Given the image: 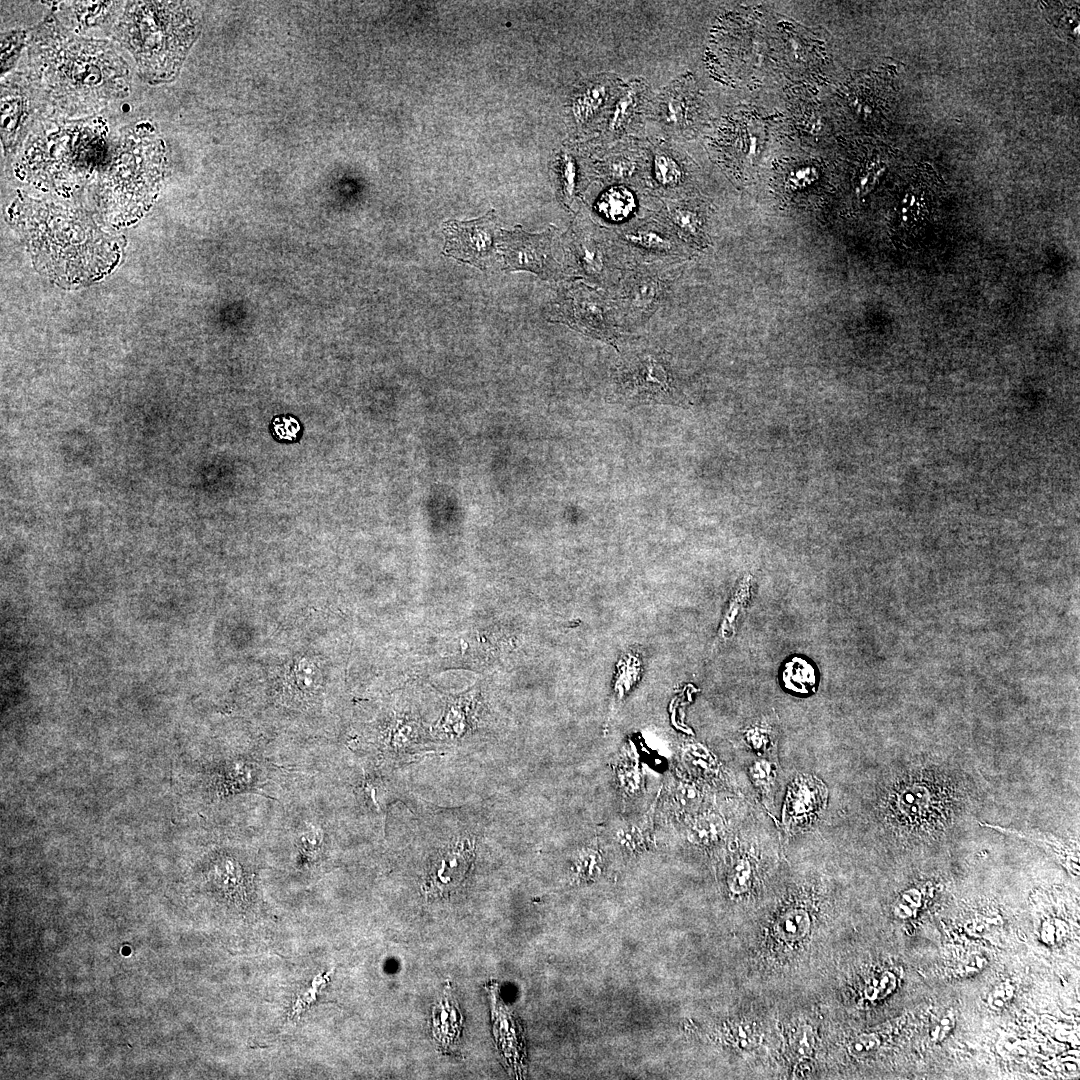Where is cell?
Listing matches in <instances>:
<instances>
[{
  "mask_svg": "<svg viewBox=\"0 0 1080 1080\" xmlns=\"http://www.w3.org/2000/svg\"><path fill=\"white\" fill-rule=\"evenodd\" d=\"M636 173V163L628 158H615L603 169V176L615 182H630Z\"/></svg>",
  "mask_w": 1080,
  "mask_h": 1080,
  "instance_id": "27",
  "label": "cell"
},
{
  "mask_svg": "<svg viewBox=\"0 0 1080 1080\" xmlns=\"http://www.w3.org/2000/svg\"><path fill=\"white\" fill-rule=\"evenodd\" d=\"M300 430L298 421L291 416L276 417L273 421V431L280 439L294 440Z\"/></svg>",
  "mask_w": 1080,
  "mask_h": 1080,
  "instance_id": "31",
  "label": "cell"
},
{
  "mask_svg": "<svg viewBox=\"0 0 1080 1080\" xmlns=\"http://www.w3.org/2000/svg\"><path fill=\"white\" fill-rule=\"evenodd\" d=\"M558 190L562 202L570 207L586 186L576 158L570 152H563L557 166Z\"/></svg>",
  "mask_w": 1080,
  "mask_h": 1080,
  "instance_id": "21",
  "label": "cell"
},
{
  "mask_svg": "<svg viewBox=\"0 0 1080 1080\" xmlns=\"http://www.w3.org/2000/svg\"><path fill=\"white\" fill-rule=\"evenodd\" d=\"M688 114V101L680 87H670L661 95L659 117L665 127L681 130L687 125Z\"/></svg>",
  "mask_w": 1080,
  "mask_h": 1080,
  "instance_id": "22",
  "label": "cell"
},
{
  "mask_svg": "<svg viewBox=\"0 0 1080 1080\" xmlns=\"http://www.w3.org/2000/svg\"><path fill=\"white\" fill-rule=\"evenodd\" d=\"M24 37L25 36H24V34L22 32H18L16 34L13 33V35H12V33H10V35H6L5 37H2V41H1V44H2L1 45V51H2V54H1V67H2V71H6V70L9 69V66H10V64H12V61H13L12 59L14 58L15 55H17L19 53L18 51L20 50V48H21V46L23 44Z\"/></svg>",
  "mask_w": 1080,
  "mask_h": 1080,
  "instance_id": "30",
  "label": "cell"
},
{
  "mask_svg": "<svg viewBox=\"0 0 1080 1080\" xmlns=\"http://www.w3.org/2000/svg\"><path fill=\"white\" fill-rule=\"evenodd\" d=\"M955 1025V1018L952 1012L947 1011L937 1019L936 1023L931 1027V1038L935 1041L943 1040Z\"/></svg>",
  "mask_w": 1080,
  "mask_h": 1080,
  "instance_id": "32",
  "label": "cell"
},
{
  "mask_svg": "<svg viewBox=\"0 0 1080 1080\" xmlns=\"http://www.w3.org/2000/svg\"><path fill=\"white\" fill-rule=\"evenodd\" d=\"M611 82L607 77L587 81L574 94L571 110L575 122L585 126L600 114L611 95Z\"/></svg>",
  "mask_w": 1080,
  "mask_h": 1080,
  "instance_id": "17",
  "label": "cell"
},
{
  "mask_svg": "<svg viewBox=\"0 0 1080 1080\" xmlns=\"http://www.w3.org/2000/svg\"><path fill=\"white\" fill-rule=\"evenodd\" d=\"M879 1039L876 1034H860L853 1038L847 1045L849 1055L856 1059H862L873 1054L879 1047Z\"/></svg>",
  "mask_w": 1080,
  "mask_h": 1080,
  "instance_id": "28",
  "label": "cell"
},
{
  "mask_svg": "<svg viewBox=\"0 0 1080 1080\" xmlns=\"http://www.w3.org/2000/svg\"><path fill=\"white\" fill-rule=\"evenodd\" d=\"M679 236L702 246L705 243L704 220L700 212L681 202H665L658 214Z\"/></svg>",
  "mask_w": 1080,
  "mask_h": 1080,
  "instance_id": "18",
  "label": "cell"
},
{
  "mask_svg": "<svg viewBox=\"0 0 1080 1080\" xmlns=\"http://www.w3.org/2000/svg\"><path fill=\"white\" fill-rule=\"evenodd\" d=\"M32 76L11 75L1 85V139L6 152L13 151L25 136L36 98L41 96Z\"/></svg>",
  "mask_w": 1080,
  "mask_h": 1080,
  "instance_id": "12",
  "label": "cell"
},
{
  "mask_svg": "<svg viewBox=\"0 0 1080 1080\" xmlns=\"http://www.w3.org/2000/svg\"><path fill=\"white\" fill-rule=\"evenodd\" d=\"M826 785L817 776L798 773L787 786L782 808L785 833L794 836L809 830L822 817L827 806Z\"/></svg>",
  "mask_w": 1080,
  "mask_h": 1080,
  "instance_id": "13",
  "label": "cell"
},
{
  "mask_svg": "<svg viewBox=\"0 0 1080 1080\" xmlns=\"http://www.w3.org/2000/svg\"><path fill=\"white\" fill-rule=\"evenodd\" d=\"M30 51L32 78L46 103L61 113L94 112L128 94V66L106 42L52 25L35 34Z\"/></svg>",
  "mask_w": 1080,
  "mask_h": 1080,
  "instance_id": "2",
  "label": "cell"
},
{
  "mask_svg": "<svg viewBox=\"0 0 1080 1080\" xmlns=\"http://www.w3.org/2000/svg\"><path fill=\"white\" fill-rule=\"evenodd\" d=\"M549 317L551 321L564 323L617 350L627 334L618 327L612 296L581 279L567 281L561 286Z\"/></svg>",
  "mask_w": 1080,
  "mask_h": 1080,
  "instance_id": "8",
  "label": "cell"
},
{
  "mask_svg": "<svg viewBox=\"0 0 1080 1080\" xmlns=\"http://www.w3.org/2000/svg\"><path fill=\"white\" fill-rule=\"evenodd\" d=\"M818 178L819 172L815 167H800L787 176L786 186L791 190H801L812 185Z\"/></svg>",
  "mask_w": 1080,
  "mask_h": 1080,
  "instance_id": "29",
  "label": "cell"
},
{
  "mask_svg": "<svg viewBox=\"0 0 1080 1080\" xmlns=\"http://www.w3.org/2000/svg\"><path fill=\"white\" fill-rule=\"evenodd\" d=\"M196 34L195 15L184 2H129L115 26V37L152 83L175 77Z\"/></svg>",
  "mask_w": 1080,
  "mask_h": 1080,
  "instance_id": "3",
  "label": "cell"
},
{
  "mask_svg": "<svg viewBox=\"0 0 1080 1080\" xmlns=\"http://www.w3.org/2000/svg\"><path fill=\"white\" fill-rule=\"evenodd\" d=\"M565 246L572 275L609 294L632 265L626 248L613 230L597 225L585 212L573 222Z\"/></svg>",
  "mask_w": 1080,
  "mask_h": 1080,
  "instance_id": "6",
  "label": "cell"
},
{
  "mask_svg": "<svg viewBox=\"0 0 1080 1080\" xmlns=\"http://www.w3.org/2000/svg\"><path fill=\"white\" fill-rule=\"evenodd\" d=\"M490 215L471 222H447L444 226L446 254L479 266V260L491 246Z\"/></svg>",
  "mask_w": 1080,
  "mask_h": 1080,
  "instance_id": "14",
  "label": "cell"
},
{
  "mask_svg": "<svg viewBox=\"0 0 1080 1080\" xmlns=\"http://www.w3.org/2000/svg\"><path fill=\"white\" fill-rule=\"evenodd\" d=\"M100 121L81 120L51 123L35 130L24 150L25 165L31 171L80 174L93 169L105 151V133ZM52 174V173H51Z\"/></svg>",
  "mask_w": 1080,
  "mask_h": 1080,
  "instance_id": "4",
  "label": "cell"
},
{
  "mask_svg": "<svg viewBox=\"0 0 1080 1080\" xmlns=\"http://www.w3.org/2000/svg\"><path fill=\"white\" fill-rule=\"evenodd\" d=\"M644 87L640 82L630 83L619 95L608 122V131L616 136L623 134L638 113Z\"/></svg>",
  "mask_w": 1080,
  "mask_h": 1080,
  "instance_id": "20",
  "label": "cell"
},
{
  "mask_svg": "<svg viewBox=\"0 0 1080 1080\" xmlns=\"http://www.w3.org/2000/svg\"><path fill=\"white\" fill-rule=\"evenodd\" d=\"M637 208V200L626 186L615 185L604 190L599 195L595 209L598 214L610 223H622L629 220Z\"/></svg>",
  "mask_w": 1080,
  "mask_h": 1080,
  "instance_id": "19",
  "label": "cell"
},
{
  "mask_svg": "<svg viewBox=\"0 0 1080 1080\" xmlns=\"http://www.w3.org/2000/svg\"><path fill=\"white\" fill-rule=\"evenodd\" d=\"M784 685L788 690L799 694H808L816 684L813 667L803 659L793 658L783 671Z\"/></svg>",
  "mask_w": 1080,
  "mask_h": 1080,
  "instance_id": "24",
  "label": "cell"
},
{
  "mask_svg": "<svg viewBox=\"0 0 1080 1080\" xmlns=\"http://www.w3.org/2000/svg\"><path fill=\"white\" fill-rule=\"evenodd\" d=\"M652 179L654 187L662 193L677 189L684 180L679 162L666 151H658L653 157Z\"/></svg>",
  "mask_w": 1080,
  "mask_h": 1080,
  "instance_id": "23",
  "label": "cell"
},
{
  "mask_svg": "<svg viewBox=\"0 0 1080 1080\" xmlns=\"http://www.w3.org/2000/svg\"><path fill=\"white\" fill-rule=\"evenodd\" d=\"M165 149L160 139L143 129L123 135L104 178L105 200L111 206L148 203L161 179Z\"/></svg>",
  "mask_w": 1080,
  "mask_h": 1080,
  "instance_id": "5",
  "label": "cell"
},
{
  "mask_svg": "<svg viewBox=\"0 0 1080 1080\" xmlns=\"http://www.w3.org/2000/svg\"><path fill=\"white\" fill-rule=\"evenodd\" d=\"M555 232L554 228L540 234H529L521 228L503 231L502 250L508 266L531 271L546 280L570 275L568 267L554 256Z\"/></svg>",
  "mask_w": 1080,
  "mask_h": 1080,
  "instance_id": "10",
  "label": "cell"
},
{
  "mask_svg": "<svg viewBox=\"0 0 1080 1080\" xmlns=\"http://www.w3.org/2000/svg\"><path fill=\"white\" fill-rule=\"evenodd\" d=\"M836 903L833 877L817 868L785 866L766 901L752 913V972L768 981L802 974L818 960L834 929Z\"/></svg>",
  "mask_w": 1080,
  "mask_h": 1080,
  "instance_id": "1",
  "label": "cell"
},
{
  "mask_svg": "<svg viewBox=\"0 0 1080 1080\" xmlns=\"http://www.w3.org/2000/svg\"><path fill=\"white\" fill-rule=\"evenodd\" d=\"M612 230L626 248L632 264L679 260L685 254L679 236L659 216L623 224Z\"/></svg>",
  "mask_w": 1080,
  "mask_h": 1080,
  "instance_id": "11",
  "label": "cell"
},
{
  "mask_svg": "<svg viewBox=\"0 0 1080 1080\" xmlns=\"http://www.w3.org/2000/svg\"><path fill=\"white\" fill-rule=\"evenodd\" d=\"M681 266L680 260L640 262L624 271L610 293L622 332L630 333L651 319L663 304Z\"/></svg>",
  "mask_w": 1080,
  "mask_h": 1080,
  "instance_id": "7",
  "label": "cell"
},
{
  "mask_svg": "<svg viewBox=\"0 0 1080 1080\" xmlns=\"http://www.w3.org/2000/svg\"><path fill=\"white\" fill-rule=\"evenodd\" d=\"M980 825L999 831L1006 835L1016 836L1025 839L1027 841L1035 843L1038 846L1046 848L1051 852L1056 853L1058 856L1067 857L1068 854L1069 857V847L1067 846V844H1065L1064 841H1062L1059 837H1056L1053 834L1044 833L1038 830H1018L1015 828H1007L1000 825L984 822L980 823Z\"/></svg>",
  "mask_w": 1080,
  "mask_h": 1080,
  "instance_id": "25",
  "label": "cell"
},
{
  "mask_svg": "<svg viewBox=\"0 0 1080 1080\" xmlns=\"http://www.w3.org/2000/svg\"><path fill=\"white\" fill-rule=\"evenodd\" d=\"M780 764L778 754L752 756L747 773L757 799L769 815L775 817L776 796L781 787Z\"/></svg>",
  "mask_w": 1080,
  "mask_h": 1080,
  "instance_id": "16",
  "label": "cell"
},
{
  "mask_svg": "<svg viewBox=\"0 0 1080 1080\" xmlns=\"http://www.w3.org/2000/svg\"><path fill=\"white\" fill-rule=\"evenodd\" d=\"M473 838L459 839L436 863L429 874V888L444 893L456 888L470 867L473 856Z\"/></svg>",
  "mask_w": 1080,
  "mask_h": 1080,
  "instance_id": "15",
  "label": "cell"
},
{
  "mask_svg": "<svg viewBox=\"0 0 1080 1080\" xmlns=\"http://www.w3.org/2000/svg\"><path fill=\"white\" fill-rule=\"evenodd\" d=\"M880 173V168H877L875 165L870 167L869 170L861 177L857 192L859 194L867 193L878 179Z\"/></svg>",
  "mask_w": 1080,
  "mask_h": 1080,
  "instance_id": "33",
  "label": "cell"
},
{
  "mask_svg": "<svg viewBox=\"0 0 1080 1080\" xmlns=\"http://www.w3.org/2000/svg\"><path fill=\"white\" fill-rule=\"evenodd\" d=\"M622 361L616 379L628 398L667 399L677 393L676 377L666 351L647 339L627 333L618 350Z\"/></svg>",
  "mask_w": 1080,
  "mask_h": 1080,
  "instance_id": "9",
  "label": "cell"
},
{
  "mask_svg": "<svg viewBox=\"0 0 1080 1080\" xmlns=\"http://www.w3.org/2000/svg\"><path fill=\"white\" fill-rule=\"evenodd\" d=\"M745 743L752 756L778 754L776 735L768 725H753L745 734Z\"/></svg>",
  "mask_w": 1080,
  "mask_h": 1080,
  "instance_id": "26",
  "label": "cell"
}]
</instances>
